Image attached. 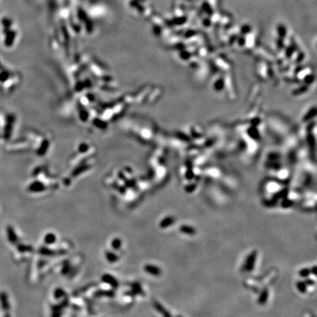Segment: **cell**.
Wrapping results in <instances>:
<instances>
[{"instance_id":"obj_26","label":"cell","mask_w":317,"mask_h":317,"mask_svg":"<svg viewBox=\"0 0 317 317\" xmlns=\"http://www.w3.org/2000/svg\"><path fill=\"white\" fill-rule=\"evenodd\" d=\"M310 273H312L313 275H316V266H314L311 268V269H310Z\"/></svg>"},{"instance_id":"obj_24","label":"cell","mask_w":317,"mask_h":317,"mask_svg":"<svg viewBox=\"0 0 317 317\" xmlns=\"http://www.w3.org/2000/svg\"><path fill=\"white\" fill-rule=\"evenodd\" d=\"M304 282L305 283V284L307 285V286H314V285L315 284L314 280H310V279H307V280H305V281H304Z\"/></svg>"},{"instance_id":"obj_21","label":"cell","mask_w":317,"mask_h":317,"mask_svg":"<svg viewBox=\"0 0 317 317\" xmlns=\"http://www.w3.org/2000/svg\"><path fill=\"white\" fill-rule=\"evenodd\" d=\"M293 204V202L292 200H289V199H285V200L283 201L282 203H281V206L283 207V208H288L290 206H292V205Z\"/></svg>"},{"instance_id":"obj_15","label":"cell","mask_w":317,"mask_h":317,"mask_svg":"<svg viewBox=\"0 0 317 317\" xmlns=\"http://www.w3.org/2000/svg\"><path fill=\"white\" fill-rule=\"evenodd\" d=\"M121 245H122L121 239H119V238H115V239H112V242H111V246H112V249L115 250H118L121 249Z\"/></svg>"},{"instance_id":"obj_11","label":"cell","mask_w":317,"mask_h":317,"mask_svg":"<svg viewBox=\"0 0 317 317\" xmlns=\"http://www.w3.org/2000/svg\"><path fill=\"white\" fill-rule=\"evenodd\" d=\"M105 257H106L107 260L110 263H115L119 260V257L113 252L110 251V250H107L105 252Z\"/></svg>"},{"instance_id":"obj_22","label":"cell","mask_w":317,"mask_h":317,"mask_svg":"<svg viewBox=\"0 0 317 317\" xmlns=\"http://www.w3.org/2000/svg\"><path fill=\"white\" fill-rule=\"evenodd\" d=\"M69 272H70L69 265H65V266L63 267V269H62V273H63V275H66V274H68Z\"/></svg>"},{"instance_id":"obj_12","label":"cell","mask_w":317,"mask_h":317,"mask_svg":"<svg viewBox=\"0 0 317 317\" xmlns=\"http://www.w3.org/2000/svg\"><path fill=\"white\" fill-rule=\"evenodd\" d=\"M57 240V237L55 236V233H48L46 234L44 237V242L46 244V245H52V244L55 243V242Z\"/></svg>"},{"instance_id":"obj_17","label":"cell","mask_w":317,"mask_h":317,"mask_svg":"<svg viewBox=\"0 0 317 317\" xmlns=\"http://www.w3.org/2000/svg\"><path fill=\"white\" fill-rule=\"evenodd\" d=\"M17 250H18L20 252H32L33 250V247L30 245H18V246H17Z\"/></svg>"},{"instance_id":"obj_19","label":"cell","mask_w":317,"mask_h":317,"mask_svg":"<svg viewBox=\"0 0 317 317\" xmlns=\"http://www.w3.org/2000/svg\"><path fill=\"white\" fill-rule=\"evenodd\" d=\"M65 292L63 288H57L55 290L54 297L56 299H60L63 297H65Z\"/></svg>"},{"instance_id":"obj_7","label":"cell","mask_w":317,"mask_h":317,"mask_svg":"<svg viewBox=\"0 0 317 317\" xmlns=\"http://www.w3.org/2000/svg\"><path fill=\"white\" fill-rule=\"evenodd\" d=\"M7 232H8V240H9L10 243L15 245V244H16L17 242H18V237H17L16 233V232H15V231L13 230V227L8 226L7 228Z\"/></svg>"},{"instance_id":"obj_10","label":"cell","mask_w":317,"mask_h":317,"mask_svg":"<svg viewBox=\"0 0 317 317\" xmlns=\"http://www.w3.org/2000/svg\"><path fill=\"white\" fill-rule=\"evenodd\" d=\"M269 297V291L267 288L263 289L262 292H261L260 295H259L258 299V303L260 304V305H263L265 304L268 300Z\"/></svg>"},{"instance_id":"obj_20","label":"cell","mask_w":317,"mask_h":317,"mask_svg":"<svg viewBox=\"0 0 317 317\" xmlns=\"http://www.w3.org/2000/svg\"><path fill=\"white\" fill-rule=\"evenodd\" d=\"M310 274V269L308 268H303L299 272V275L302 278H308Z\"/></svg>"},{"instance_id":"obj_2","label":"cell","mask_w":317,"mask_h":317,"mask_svg":"<svg viewBox=\"0 0 317 317\" xmlns=\"http://www.w3.org/2000/svg\"><path fill=\"white\" fill-rule=\"evenodd\" d=\"M101 280L105 283L109 284L114 288H118L119 286V283L116 278L113 277L112 275H110V274H104V275H103L101 276Z\"/></svg>"},{"instance_id":"obj_1","label":"cell","mask_w":317,"mask_h":317,"mask_svg":"<svg viewBox=\"0 0 317 317\" xmlns=\"http://www.w3.org/2000/svg\"><path fill=\"white\" fill-rule=\"evenodd\" d=\"M257 258V252L256 250L254 251H252L248 255L247 258L245 259V263H244L242 269L245 272H247V273H250L253 270L255 264H256V261Z\"/></svg>"},{"instance_id":"obj_27","label":"cell","mask_w":317,"mask_h":317,"mask_svg":"<svg viewBox=\"0 0 317 317\" xmlns=\"http://www.w3.org/2000/svg\"><path fill=\"white\" fill-rule=\"evenodd\" d=\"M4 317H10V316L9 314H6V315H5V316H4Z\"/></svg>"},{"instance_id":"obj_28","label":"cell","mask_w":317,"mask_h":317,"mask_svg":"<svg viewBox=\"0 0 317 317\" xmlns=\"http://www.w3.org/2000/svg\"><path fill=\"white\" fill-rule=\"evenodd\" d=\"M176 317H182V316H177Z\"/></svg>"},{"instance_id":"obj_8","label":"cell","mask_w":317,"mask_h":317,"mask_svg":"<svg viewBox=\"0 0 317 317\" xmlns=\"http://www.w3.org/2000/svg\"><path fill=\"white\" fill-rule=\"evenodd\" d=\"M95 297H113L115 296V292L110 290H98L93 294Z\"/></svg>"},{"instance_id":"obj_3","label":"cell","mask_w":317,"mask_h":317,"mask_svg":"<svg viewBox=\"0 0 317 317\" xmlns=\"http://www.w3.org/2000/svg\"><path fill=\"white\" fill-rule=\"evenodd\" d=\"M153 305L154 308H155V309L157 310V311L159 313V314H161L163 317H173L172 315L170 314V313L169 312L168 310H167L166 308H164V306L159 303V302L154 300Z\"/></svg>"},{"instance_id":"obj_16","label":"cell","mask_w":317,"mask_h":317,"mask_svg":"<svg viewBox=\"0 0 317 317\" xmlns=\"http://www.w3.org/2000/svg\"><path fill=\"white\" fill-rule=\"evenodd\" d=\"M29 190L32 192H40L44 190V187L40 183H34L29 187Z\"/></svg>"},{"instance_id":"obj_25","label":"cell","mask_w":317,"mask_h":317,"mask_svg":"<svg viewBox=\"0 0 317 317\" xmlns=\"http://www.w3.org/2000/svg\"><path fill=\"white\" fill-rule=\"evenodd\" d=\"M125 295H127V296H130V297H135L136 296V293L133 292V291H128V292H125Z\"/></svg>"},{"instance_id":"obj_18","label":"cell","mask_w":317,"mask_h":317,"mask_svg":"<svg viewBox=\"0 0 317 317\" xmlns=\"http://www.w3.org/2000/svg\"><path fill=\"white\" fill-rule=\"evenodd\" d=\"M296 286L297 288V290H298L299 292L303 293V294L307 292V285L305 284V283L304 281H302V280H300V281H297Z\"/></svg>"},{"instance_id":"obj_6","label":"cell","mask_w":317,"mask_h":317,"mask_svg":"<svg viewBox=\"0 0 317 317\" xmlns=\"http://www.w3.org/2000/svg\"><path fill=\"white\" fill-rule=\"evenodd\" d=\"M175 221V219L173 217V216H168V217L163 218V219L161 220V222H160L159 223V226L160 228H168V227L173 226V225L174 224Z\"/></svg>"},{"instance_id":"obj_4","label":"cell","mask_w":317,"mask_h":317,"mask_svg":"<svg viewBox=\"0 0 317 317\" xmlns=\"http://www.w3.org/2000/svg\"><path fill=\"white\" fill-rule=\"evenodd\" d=\"M144 270L145 273L153 276H159L162 274V269L159 267L152 264L145 265L144 267Z\"/></svg>"},{"instance_id":"obj_23","label":"cell","mask_w":317,"mask_h":317,"mask_svg":"<svg viewBox=\"0 0 317 317\" xmlns=\"http://www.w3.org/2000/svg\"><path fill=\"white\" fill-rule=\"evenodd\" d=\"M62 314H63V310H60V311H52L51 317H61Z\"/></svg>"},{"instance_id":"obj_5","label":"cell","mask_w":317,"mask_h":317,"mask_svg":"<svg viewBox=\"0 0 317 317\" xmlns=\"http://www.w3.org/2000/svg\"><path fill=\"white\" fill-rule=\"evenodd\" d=\"M0 303H1L2 308L5 311H8L10 309V303L9 300H8V294L5 292H0Z\"/></svg>"},{"instance_id":"obj_9","label":"cell","mask_w":317,"mask_h":317,"mask_svg":"<svg viewBox=\"0 0 317 317\" xmlns=\"http://www.w3.org/2000/svg\"><path fill=\"white\" fill-rule=\"evenodd\" d=\"M179 231H181V233L191 236L195 235L197 232L195 228L190 226H187V225H183V226H180Z\"/></svg>"},{"instance_id":"obj_13","label":"cell","mask_w":317,"mask_h":317,"mask_svg":"<svg viewBox=\"0 0 317 317\" xmlns=\"http://www.w3.org/2000/svg\"><path fill=\"white\" fill-rule=\"evenodd\" d=\"M131 286H132V290L133 291V292H135L137 295L139 294V295H143V296H144L145 295L144 291L143 290L142 286H141V285L139 283H138V282L133 283L131 285Z\"/></svg>"},{"instance_id":"obj_14","label":"cell","mask_w":317,"mask_h":317,"mask_svg":"<svg viewBox=\"0 0 317 317\" xmlns=\"http://www.w3.org/2000/svg\"><path fill=\"white\" fill-rule=\"evenodd\" d=\"M39 253L41 255H44V256H55V255L57 254V252L55 251V250H52L49 249L48 247H40L39 249Z\"/></svg>"}]
</instances>
